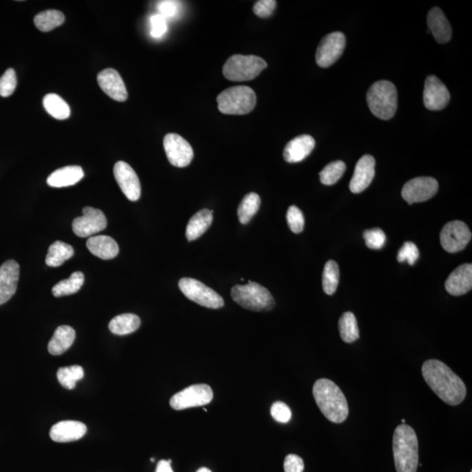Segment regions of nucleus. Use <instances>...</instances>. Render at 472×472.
<instances>
[{"mask_svg":"<svg viewBox=\"0 0 472 472\" xmlns=\"http://www.w3.org/2000/svg\"><path fill=\"white\" fill-rule=\"evenodd\" d=\"M424 381L438 397L451 406H458L467 397V386L447 365L438 359L423 363Z\"/></svg>","mask_w":472,"mask_h":472,"instance_id":"nucleus-1","label":"nucleus"},{"mask_svg":"<svg viewBox=\"0 0 472 472\" xmlns=\"http://www.w3.org/2000/svg\"><path fill=\"white\" fill-rule=\"evenodd\" d=\"M312 394L316 403L325 418L334 423H342L349 414V403L339 386L329 379L315 382Z\"/></svg>","mask_w":472,"mask_h":472,"instance_id":"nucleus-2","label":"nucleus"},{"mask_svg":"<svg viewBox=\"0 0 472 472\" xmlns=\"http://www.w3.org/2000/svg\"><path fill=\"white\" fill-rule=\"evenodd\" d=\"M418 438L412 427L401 424L394 430L393 451L397 472H416L419 464Z\"/></svg>","mask_w":472,"mask_h":472,"instance_id":"nucleus-3","label":"nucleus"},{"mask_svg":"<svg viewBox=\"0 0 472 472\" xmlns=\"http://www.w3.org/2000/svg\"><path fill=\"white\" fill-rule=\"evenodd\" d=\"M370 111L381 120H389L397 113V89L388 81H379L373 84L366 94Z\"/></svg>","mask_w":472,"mask_h":472,"instance_id":"nucleus-4","label":"nucleus"},{"mask_svg":"<svg viewBox=\"0 0 472 472\" xmlns=\"http://www.w3.org/2000/svg\"><path fill=\"white\" fill-rule=\"evenodd\" d=\"M233 300L247 310L269 311L275 307V300L266 288L254 282L237 285L231 290Z\"/></svg>","mask_w":472,"mask_h":472,"instance_id":"nucleus-5","label":"nucleus"},{"mask_svg":"<svg viewBox=\"0 0 472 472\" xmlns=\"http://www.w3.org/2000/svg\"><path fill=\"white\" fill-rule=\"evenodd\" d=\"M219 110L226 115H246L254 110L257 95L247 86H235L225 89L217 97Z\"/></svg>","mask_w":472,"mask_h":472,"instance_id":"nucleus-6","label":"nucleus"},{"mask_svg":"<svg viewBox=\"0 0 472 472\" xmlns=\"http://www.w3.org/2000/svg\"><path fill=\"white\" fill-rule=\"evenodd\" d=\"M267 66L266 60L261 57L235 54L226 60L223 75L232 82L250 81L257 78Z\"/></svg>","mask_w":472,"mask_h":472,"instance_id":"nucleus-7","label":"nucleus"},{"mask_svg":"<svg viewBox=\"0 0 472 472\" xmlns=\"http://www.w3.org/2000/svg\"><path fill=\"white\" fill-rule=\"evenodd\" d=\"M178 287L189 300L209 309H220L224 306V300L215 290L196 279L184 277L178 282Z\"/></svg>","mask_w":472,"mask_h":472,"instance_id":"nucleus-8","label":"nucleus"},{"mask_svg":"<svg viewBox=\"0 0 472 472\" xmlns=\"http://www.w3.org/2000/svg\"><path fill=\"white\" fill-rule=\"evenodd\" d=\"M213 397V390L209 385H192L174 394L171 398L170 405L175 410H183L209 404Z\"/></svg>","mask_w":472,"mask_h":472,"instance_id":"nucleus-9","label":"nucleus"},{"mask_svg":"<svg viewBox=\"0 0 472 472\" xmlns=\"http://www.w3.org/2000/svg\"><path fill=\"white\" fill-rule=\"evenodd\" d=\"M346 47V36L340 32L327 34L318 45L316 53V62L321 68H328L342 56Z\"/></svg>","mask_w":472,"mask_h":472,"instance_id":"nucleus-10","label":"nucleus"},{"mask_svg":"<svg viewBox=\"0 0 472 472\" xmlns=\"http://www.w3.org/2000/svg\"><path fill=\"white\" fill-rule=\"evenodd\" d=\"M471 240V232L464 222L453 221L447 223L440 234V241L445 250L457 253L464 250Z\"/></svg>","mask_w":472,"mask_h":472,"instance_id":"nucleus-11","label":"nucleus"},{"mask_svg":"<svg viewBox=\"0 0 472 472\" xmlns=\"http://www.w3.org/2000/svg\"><path fill=\"white\" fill-rule=\"evenodd\" d=\"M439 185L432 177H418L412 178L404 185L401 196L404 200L412 205L414 203L427 202L438 193Z\"/></svg>","mask_w":472,"mask_h":472,"instance_id":"nucleus-12","label":"nucleus"},{"mask_svg":"<svg viewBox=\"0 0 472 472\" xmlns=\"http://www.w3.org/2000/svg\"><path fill=\"white\" fill-rule=\"evenodd\" d=\"M164 148L169 162L174 167H186L193 158V150L190 143L182 137L169 133L164 139Z\"/></svg>","mask_w":472,"mask_h":472,"instance_id":"nucleus-13","label":"nucleus"},{"mask_svg":"<svg viewBox=\"0 0 472 472\" xmlns=\"http://www.w3.org/2000/svg\"><path fill=\"white\" fill-rule=\"evenodd\" d=\"M84 215L73 222V231L78 237L85 238L104 231L107 226V219L101 210L86 206L82 210Z\"/></svg>","mask_w":472,"mask_h":472,"instance_id":"nucleus-14","label":"nucleus"},{"mask_svg":"<svg viewBox=\"0 0 472 472\" xmlns=\"http://www.w3.org/2000/svg\"><path fill=\"white\" fill-rule=\"evenodd\" d=\"M114 176L124 196L130 202H137L141 196V185L136 172L129 164L118 161L114 167Z\"/></svg>","mask_w":472,"mask_h":472,"instance_id":"nucleus-15","label":"nucleus"},{"mask_svg":"<svg viewBox=\"0 0 472 472\" xmlns=\"http://www.w3.org/2000/svg\"><path fill=\"white\" fill-rule=\"evenodd\" d=\"M451 95L446 86L435 75L426 78L423 103L429 110H442L449 104Z\"/></svg>","mask_w":472,"mask_h":472,"instance_id":"nucleus-16","label":"nucleus"},{"mask_svg":"<svg viewBox=\"0 0 472 472\" xmlns=\"http://www.w3.org/2000/svg\"><path fill=\"white\" fill-rule=\"evenodd\" d=\"M20 266L14 260H8L0 266V305L10 300L17 290Z\"/></svg>","mask_w":472,"mask_h":472,"instance_id":"nucleus-17","label":"nucleus"},{"mask_svg":"<svg viewBox=\"0 0 472 472\" xmlns=\"http://www.w3.org/2000/svg\"><path fill=\"white\" fill-rule=\"evenodd\" d=\"M97 82L102 91L113 100L124 102L128 98V92L119 73L114 69H106L99 73Z\"/></svg>","mask_w":472,"mask_h":472,"instance_id":"nucleus-18","label":"nucleus"},{"mask_svg":"<svg viewBox=\"0 0 472 472\" xmlns=\"http://www.w3.org/2000/svg\"><path fill=\"white\" fill-rule=\"evenodd\" d=\"M375 175V159L370 155H365L357 162L352 180L349 185L351 192L359 193L366 190L372 183Z\"/></svg>","mask_w":472,"mask_h":472,"instance_id":"nucleus-19","label":"nucleus"},{"mask_svg":"<svg viewBox=\"0 0 472 472\" xmlns=\"http://www.w3.org/2000/svg\"><path fill=\"white\" fill-rule=\"evenodd\" d=\"M445 289L449 294L456 296L464 295L470 292L472 289L471 264H462L453 270L446 280Z\"/></svg>","mask_w":472,"mask_h":472,"instance_id":"nucleus-20","label":"nucleus"},{"mask_svg":"<svg viewBox=\"0 0 472 472\" xmlns=\"http://www.w3.org/2000/svg\"><path fill=\"white\" fill-rule=\"evenodd\" d=\"M87 432L84 423L78 421H63L54 425L50 429V438L57 442H69L78 441L84 438Z\"/></svg>","mask_w":472,"mask_h":472,"instance_id":"nucleus-21","label":"nucleus"},{"mask_svg":"<svg viewBox=\"0 0 472 472\" xmlns=\"http://www.w3.org/2000/svg\"><path fill=\"white\" fill-rule=\"evenodd\" d=\"M314 148L315 140L311 136H298L287 143L283 151V158L290 164L301 162L311 154Z\"/></svg>","mask_w":472,"mask_h":472,"instance_id":"nucleus-22","label":"nucleus"},{"mask_svg":"<svg viewBox=\"0 0 472 472\" xmlns=\"http://www.w3.org/2000/svg\"><path fill=\"white\" fill-rule=\"evenodd\" d=\"M429 30L438 43H447L451 39L452 30L449 22L441 9L434 8L429 11L428 18Z\"/></svg>","mask_w":472,"mask_h":472,"instance_id":"nucleus-23","label":"nucleus"},{"mask_svg":"<svg viewBox=\"0 0 472 472\" xmlns=\"http://www.w3.org/2000/svg\"><path fill=\"white\" fill-rule=\"evenodd\" d=\"M86 245L94 256L103 260L113 259L119 253L117 242L107 235L91 236Z\"/></svg>","mask_w":472,"mask_h":472,"instance_id":"nucleus-24","label":"nucleus"},{"mask_svg":"<svg viewBox=\"0 0 472 472\" xmlns=\"http://www.w3.org/2000/svg\"><path fill=\"white\" fill-rule=\"evenodd\" d=\"M84 177V172L78 165H69L58 169L50 174L47 183L52 187H66L74 186Z\"/></svg>","mask_w":472,"mask_h":472,"instance_id":"nucleus-25","label":"nucleus"},{"mask_svg":"<svg viewBox=\"0 0 472 472\" xmlns=\"http://www.w3.org/2000/svg\"><path fill=\"white\" fill-rule=\"evenodd\" d=\"M75 340V331L69 325H60L49 343V352L52 355H62L71 347Z\"/></svg>","mask_w":472,"mask_h":472,"instance_id":"nucleus-26","label":"nucleus"},{"mask_svg":"<svg viewBox=\"0 0 472 472\" xmlns=\"http://www.w3.org/2000/svg\"><path fill=\"white\" fill-rule=\"evenodd\" d=\"M213 210L202 209L193 215L187 226L186 236L188 241H196L209 231L213 222Z\"/></svg>","mask_w":472,"mask_h":472,"instance_id":"nucleus-27","label":"nucleus"},{"mask_svg":"<svg viewBox=\"0 0 472 472\" xmlns=\"http://www.w3.org/2000/svg\"><path fill=\"white\" fill-rule=\"evenodd\" d=\"M141 325V320L139 316L132 314H124L117 316L108 324L111 333L120 335H127L134 333Z\"/></svg>","mask_w":472,"mask_h":472,"instance_id":"nucleus-28","label":"nucleus"},{"mask_svg":"<svg viewBox=\"0 0 472 472\" xmlns=\"http://www.w3.org/2000/svg\"><path fill=\"white\" fill-rule=\"evenodd\" d=\"M75 250L71 245L65 242L57 241L54 242L49 248L46 257V263L49 267H59L62 266L67 260L74 256Z\"/></svg>","mask_w":472,"mask_h":472,"instance_id":"nucleus-29","label":"nucleus"},{"mask_svg":"<svg viewBox=\"0 0 472 472\" xmlns=\"http://www.w3.org/2000/svg\"><path fill=\"white\" fill-rule=\"evenodd\" d=\"M43 106L47 113L56 119L65 120L70 116L69 104L59 95L47 94L45 95Z\"/></svg>","mask_w":472,"mask_h":472,"instance_id":"nucleus-30","label":"nucleus"},{"mask_svg":"<svg viewBox=\"0 0 472 472\" xmlns=\"http://www.w3.org/2000/svg\"><path fill=\"white\" fill-rule=\"evenodd\" d=\"M84 283V275L81 271H75L69 279L60 281L54 286L52 293L56 298L75 294L81 290Z\"/></svg>","mask_w":472,"mask_h":472,"instance_id":"nucleus-31","label":"nucleus"},{"mask_svg":"<svg viewBox=\"0 0 472 472\" xmlns=\"http://www.w3.org/2000/svg\"><path fill=\"white\" fill-rule=\"evenodd\" d=\"M341 339L346 343H353L359 339L358 323L353 312H344L339 321Z\"/></svg>","mask_w":472,"mask_h":472,"instance_id":"nucleus-32","label":"nucleus"},{"mask_svg":"<svg viewBox=\"0 0 472 472\" xmlns=\"http://www.w3.org/2000/svg\"><path fill=\"white\" fill-rule=\"evenodd\" d=\"M65 21V16L62 12L47 10L40 12L34 17V25L41 32H50L60 27Z\"/></svg>","mask_w":472,"mask_h":472,"instance_id":"nucleus-33","label":"nucleus"},{"mask_svg":"<svg viewBox=\"0 0 472 472\" xmlns=\"http://www.w3.org/2000/svg\"><path fill=\"white\" fill-rule=\"evenodd\" d=\"M261 206V198L256 193H248L238 207V218L241 224H248Z\"/></svg>","mask_w":472,"mask_h":472,"instance_id":"nucleus-34","label":"nucleus"},{"mask_svg":"<svg viewBox=\"0 0 472 472\" xmlns=\"http://www.w3.org/2000/svg\"><path fill=\"white\" fill-rule=\"evenodd\" d=\"M340 282V268L336 261H328L325 263L323 272V290L327 295H333L336 292Z\"/></svg>","mask_w":472,"mask_h":472,"instance_id":"nucleus-35","label":"nucleus"},{"mask_svg":"<svg viewBox=\"0 0 472 472\" xmlns=\"http://www.w3.org/2000/svg\"><path fill=\"white\" fill-rule=\"evenodd\" d=\"M84 376V368L81 366H70L60 368L57 372V379L63 388L74 389L76 382L81 381Z\"/></svg>","mask_w":472,"mask_h":472,"instance_id":"nucleus-36","label":"nucleus"},{"mask_svg":"<svg viewBox=\"0 0 472 472\" xmlns=\"http://www.w3.org/2000/svg\"><path fill=\"white\" fill-rule=\"evenodd\" d=\"M346 169V165L343 161L330 163L320 172L321 183L324 186H333L343 176Z\"/></svg>","mask_w":472,"mask_h":472,"instance_id":"nucleus-37","label":"nucleus"},{"mask_svg":"<svg viewBox=\"0 0 472 472\" xmlns=\"http://www.w3.org/2000/svg\"><path fill=\"white\" fill-rule=\"evenodd\" d=\"M289 228L294 234H300L305 228V217L298 206H290L286 215Z\"/></svg>","mask_w":472,"mask_h":472,"instance_id":"nucleus-38","label":"nucleus"},{"mask_svg":"<svg viewBox=\"0 0 472 472\" xmlns=\"http://www.w3.org/2000/svg\"><path fill=\"white\" fill-rule=\"evenodd\" d=\"M17 87V76L14 69H8L0 78V95L10 97Z\"/></svg>","mask_w":472,"mask_h":472,"instance_id":"nucleus-39","label":"nucleus"},{"mask_svg":"<svg viewBox=\"0 0 472 472\" xmlns=\"http://www.w3.org/2000/svg\"><path fill=\"white\" fill-rule=\"evenodd\" d=\"M366 247L371 250H381L386 244V235L381 228H373L366 231L363 234Z\"/></svg>","mask_w":472,"mask_h":472,"instance_id":"nucleus-40","label":"nucleus"},{"mask_svg":"<svg viewBox=\"0 0 472 472\" xmlns=\"http://www.w3.org/2000/svg\"><path fill=\"white\" fill-rule=\"evenodd\" d=\"M419 256V250L416 245L413 244V242L407 241L405 242L403 246L399 250L397 260L400 263L407 261L410 266H414L416 261L418 260Z\"/></svg>","mask_w":472,"mask_h":472,"instance_id":"nucleus-41","label":"nucleus"},{"mask_svg":"<svg viewBox=\"0 0 472 472\" xmlns=\"http://www.w3.org/2000/svg\"><path fill=\"white\" fill-rule=\"evenodd\" d=\"M270 412L273 418L281 423H288L292 419V410H290L288 405L282 403V401H276L274 403L271 407Z\"/></svg>","mask_w":472,"mask_h":472,"instance_id":"nucleus-42","label":"nucleus"},{"mask_svg":"<svg viewBox=\"0 0 472 472\" xmlns=\"http://www.w3.org/2000/svg\"><path fill=\"white\" fill-rule=\"evenodd\" d=\"M276 8L275 0H260L255 4L253 11L258 17L264 19L272 15Z\"/></svg>","mask_w":472,"mask_h":472,"instance_id":"nucleus-43","label":"nucleus"},{"mask_svg":"<svg viewBox=\"0 0 472 472\" xmlns=\"http://www.w3.org/2000/svg\"><path fill=\"white\" fill-rule=\"evenodd\" d=\"M151 25V34L153 38H161L167 31V20L161 14L152 16Z\"/></svg>","mask_w":472,"mask_h":472,"instance_id":"nucleus-44","label":"nucleus"},{"mask_svg":"<svg viewBox=\"0 0 472 472\" xmlns=\"http://www.w3.org/2000/svg\"><path fill=\"white\" fill-rule=\"evenodd\" d=\"M285 472H303L305 469L304 461L295 454H290L285 459L283 464Z\"/></svg>","mask_w":472,"mask_h":472,"instance_id":"nucleus-45","label":"nucleus"},{"mask_svg":"<svg viewBox=\"0 0 472 472\" xmlns=\"http://www.w3.org/2000/svg\"><path fill=\"white\" fill-rule=\"evenodd\" d=\"M178 9V2L172 1V0H165L158 2V10L159 14L165 18H172L176 15Z\"/></svg>","mask_w":472,"mask_h":472,"instance_id":"nucleus-46","label":"nucleus"},{"mask_svg":"<svg viewBox=\"0 0 472 472\" xmlns=\"http://www.w3.org/2000/svg\"><path fill=\"white\" fill-rule=\"evenodd\" d=\"M171 464L172 460L159 461L157 465V470H156V472H174V471H172Z\"/></svg>","mask_w":472,"mask_h":472,"instance_id":"nucleus-47","label":"nucleus"},{"mask_svg":"<svg viewBox=\"0 0 472 472\" xmlns=\"http://www.w3.org/2000/svg\"><path fill=\"white\" fill-rule=\"evenodd\" d=\"M197 472H212V471H210L209 469L203 467V468L199 469V470H198Z\"/></svg>","mask_w":472,"mask_h":472,"instance_id":"nucleus-48","label":"nucleus"},{"mask_svg":"<svg viewBox=\"0 0 472 472\" xmlns=\"http://www.w3.org/2000/svg\"><path fill=\"white\" fill-rule=\"evenodd\" d=\"M405 422H406V421H405V419L401 420V423H403V424H405Z\"/></svg>","mask_w":472,"mask_h":472,"instance_id":"nucleus-49","label":"nucleus"}]
</instances>
